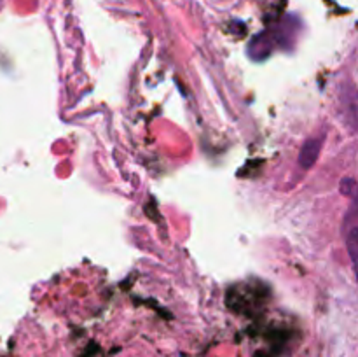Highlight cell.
<instances>
[{
  "instance_id": "obj_1",
  "label": "cell",
  "mask_w": 358,
  "mask_h": 357,
  "mask_svg": "<svg viewBox=\"0 0 358 357\" xmlns=\"http://www.w3.org/2000/svg\"><path fill=\"white\" fill-rule=\"evenodd\" d=\"M318 149H320V140H310V142L304 146V150L303 154H301V163L304 164V167H311V163L315 161V158H317L318 154Z\"/></svg>"
}]
</instances>
